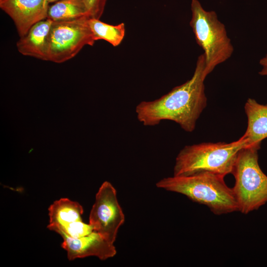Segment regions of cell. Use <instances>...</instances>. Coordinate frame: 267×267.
Instances as JSON below:
<instances>
[{"mask_svg":"<svg viewBox=\"0 0 267 267\" xmlns=\"http://www.w3.org/2000/svg\"><path fill=\"white\" fill-rule=\"evenodd\" d=\"M205 58L198 56L190 79L152 101H142L135 107L138 121L144 126H155L164 120L178 124L187 132L195 129L196 122L207 105L204 81Z\"/></svg>","mask_w":267,"mask_h":267,"instance_id":"cell-1","label":"cell"},{"mask_svg":"<svg viewBox=\"0 0 267 267\" xmlns=\"http://www.w3.org/2000/svg\"><path fill=\"white\" fill-rule=\"evenodd\" d=\"M222 176L202 172L188 176L165 178L156 186L183 194L191 200L206 206L216 215L238 211L232 189Z\"/></svg>","mask_w":267,"mask_h":267,"instance_id":"cell-2","label":"cell"},{"mask_svg":"<svg viewBox=\"0 0 267 267\" xmlns=\"http://www.w3.org/2000/svg\"><path fill=\"white\" fill-rule=\"evenodd\" d=\"M247 146L243 135L230 143L204 142L185 146L176 158L174 176L210 172L225 177L231 174L239 151Z\"/></svg>","mask_w":267,"mask_h":267,"instance_id":"cell-3","label":"cell"},{"mask_svg":"<svg viewBox=\"0 0 267 267\" xmlns=\"http://www.w3.org/2000/svg\"><path fill=\"white\" fill-rule=\"evenodd\" d=\"M260 145L247 146L237 155L231 174L235 178L232 188L238 211L247 214L267 203V176L258 162Z\"/></svg>","mask_w":267,"mask_h":267,"instance_id":"cell-4","label":"cell"},{"mask_svg":"<svg viewBox=\"0 0 267 267\" xmlns=\"http://www.w3.org/2000/svg\"><path fill=\"white\" fill-rule=\"evenodd\" d=\"M190 26L197 44L204 50V73L207 76L232 55L234 48L224 25L214 11H207L198 0H192Z\"/></svg>","mask_w":267,"mask_h":267,"instance_id":"cell-5","label":"cell"},{"mask_svg":"<svg viewBox=\"0 0 267 267\" xmlns=\"http://www.w3.org/2000/svg\"><path fill=\"white\" fill-rule=\"evenodd\" d=\"M89 18L53 21L48 39L47 61L63 63L73 58L85 45L94 44Z\"/></svg>","mask_w":267,"mask_h":267,"instance_id":"cell-6","label":"cell"},{"mask_svg":"<svg viewBox=\"0 0 267 267\" xmlns=\"http://www.w3.org/2000/svg\"><path fill=\"white\" fill-rule=\"evenodd\" d=\"M125 219L115 188L110 182L104 181L96 194L95 202L89 214V223L93 227L94 231L114 244Z\"/></svg>","mask_w":267,"mask_h":267,"instance_id":"cell-7","label":"cell"},{"mask_svg":"<svg viewBox=\"0 0 267 267\" xmlns=\"http://www.w3.org/2000/svg\"><path fill=\"white\" fill-rule=\"evenodd\" d=\"M48 3L47 0H0V7L12 19L21 38L47 18Z\"/></svg>","mask_w":267,"mask_h":267,"instance_id":"cell-8","label":"cell"},{"mask_svg":"<svg viewBox=\"0 0 267 267\" xmlns=\"http://www.w3.org/2000/svg\"><path fill=\"white\" fill-rule=\"evenodd\" d=\"M61 247L67 251V258L72 261L76 259L95 256L105 260L113 257L117 253L114 244L105 239L95 231L79 238L62 237Z\"/></svg>","mask_w":267,"mask_h":267,"instance_id":"cell-9","label":"cell"},{"mask_svg":"<svg viewBox=\"0 0 267 267\" xmlns=\"http://www.w3.org/2000/svg\"><path fill=\"white\" fill-rule=\"evenodd\" d=\"M53 21L46 18L35 23L16 44L22 55L47 61L48 36Z\"/></svg>","mask_w":267,"mask_h":267,"instance_id":"cell-10","label":"cell"},{"mask_svg":"<svg viewBox=\"0 0 267 267\" xmlns=\"http://www.w3.org/2000/svg\"><path fill=\"white\" fill-rule=\"evenodd\" d=\"M244 109L248 124L243 136L248 146L261 145L262 140L267 137V104H261L250 98Z\"/></svg>","mask_w":267,"mask_h":267,"instance_id":"cell-11","label":"cell"},{"mask_svg":"<svg viewBox=\"0 0 267 267\" xmlns=\"http://www.w3.org/2000/svg\"><path fill=\"white\" fill-rule=\"evenodd\" d=\"M49 223L48 225H61L81 221L83 208L78 202L68 198L54 201L48 208Z\"/></svg>","mask_w":267,"mask_h":267,"instance_id":"cell-12","label":"cell"},{"mask_svg":"<svg viewBox=\"0 0 267 267\" xmlns=\"http://www.w3.org/2000/svg\"><path fill=\"white\" fill-rule=\"evenodd\" d=\"M84 17L89 18L83 0H59L49 6L47 18L57 21L72 20Z\"/></svg>","mask_w":267,"mask_h":267,"instance_id":"cell-13","label":"cell"},{"mask_svg":"<svg viewBox=\"0 0 267 267\" xmlns=\"http://www.w3.org/2000/svg\"><path fill=\"white\" fill-rule=\"evenodd\" d=\"M89 24L95 41L103 40L114 46H118L121 43L125 35L124 23L112 25L99 19L89 18Z\"/></svg>","mask_w":267,"mask_h":267,"instance_id":"cell-14","label":"cell"},{"mask_svg":"<svg viewBox=\"0 0 267 267\" xmlns=\"http://www.w3.org/2000/svg\"><path fill=\"white\" fill-rule=\"evenodd\" d=\"M47 228L59 234L62 237L74 239L88 235L94 231V228L90 224L84 223L82 220L61 225H47Z\"/></svg>","mask_w":267,"mask_h":267,"instance_id":"cell-15","label":"cell"},{"mask_svg":"<svg viewBox=\"0 0 267 267\" xmlns=\"http://www.w3.org/2000/svg\"><path fill=\"white\" fill-rule=\"evenodd\" d=\"M90 18L99 19L101 17L107 0H83Z\"/></svg>","mask_w":267,"mask_h":267,"instance_id":"cell-16","label":"cell"},{"mask_svg":"<svg viewBox=\"0 0 267 267\" xmlns=\"http://www.w3.org/2000/svg\"><path fill=\"white\" fill-rule=\"evenodd\" d=\"M260 64L262 65L263 69L259 74L262 76L267 75V54L260 60Z\"/></svg>","mask_w":267,"mask_h":267,"instance_id":"cell-17","label":"cell"},{"mask_svg":"<svg viewBox=\"0 0 267 267\" xmlns=\"http://www.w3.org/2000/svg\"><path fill=\"white\" fill-rule=\"evenodd\" d=\"M48 2H55L56 1H58L59 0H47Z\"/></svg>","mask_w":267,"mask_h":267,"instance_id":"cell-18","label":"cell"}]
</instances>
